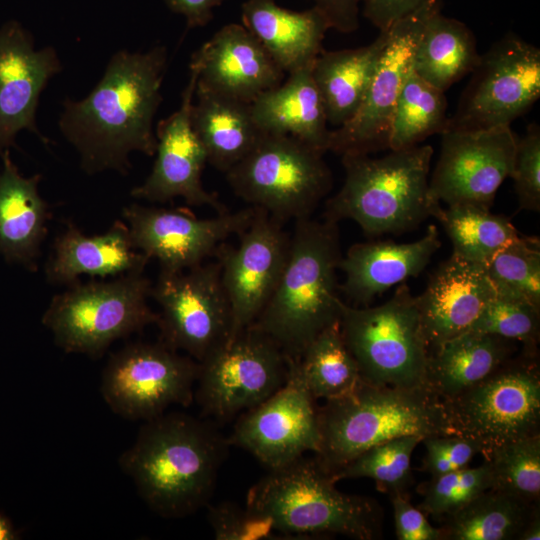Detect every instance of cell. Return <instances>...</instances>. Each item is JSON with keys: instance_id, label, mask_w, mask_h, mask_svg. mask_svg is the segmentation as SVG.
I'll list each match as a JSON object with an SVG mask.
<instances>
[{"instance_id": "obj_33", "label": "cell", "mask_w": 540, "mask_h": 540, "mask_svg": "<svg viewBox=\"0 0 540 540\" xmlns=\"http://www.w3.org/2000/svg\"><path fill=\"white\" fill-rule=\"evenodd\" d=\"M539 504L490 488L442 521L443 540H519Z\"/></svg>"}, {"instance_id": "obj_7", "label": "cell", "mask_w": 540, "mask_h": 540, "mask_svg": "<svg viewBox=\"0 0 540 540\" xmlns=\"http://www.w3.org/2000/svg\"><path fill=\"white\" fill-rule=\"evenodd\" d=\"M151 290L144 271L109 281H77L52 298L42 323L66 353L97 358L114 341L157 324L158 313L148 304Z\"/></svg>"}, {"instance_id": "obj_12", "label": "cell", "mask_w": 540, "mask_h": 540, "mask_svg": "<svg viewBox=\"0 0 540 540\" xmlns=\"http://www.w3.org/2000/svg\"><path fill=\"white\" fill-rule=\"evenodd\" d=\"M471 74L446 130L510 126L540 97V49L508 32L481 54Z\"/></svg>"}, {"instance_id": "obj_9", "label": "cell", "mask_w": 540, "mask_h": 540, "mask_svg": "<svg viewBox=\"0 0 540 540\" xmlns=\"http://www.w3.org/2000/svg\"><path fill=\"white\" fill-rule=\"evenodd\" d=\"M324 154L293 137L265 133L225 175L237 197L283 224L310 218L330 192Z\"/></svg>"}, {"instance_id": "obj_2", "label": "cell", "mask_w": 540, "mask_h": 540, "mask_svg": "<svg viewBox=\"0 0 540 540\" xmlns=\"http://www.w3.org/2000/svg\"><path fill=\"white\" fill-rule=\"evenodd\" d=\"M230 446L228 438L204 420L163 413L145 421L119 464L153 512L178 519L210 503Z\"/></svg>"}, {"instance_id": "obj_45", "label": "cell", "mask_w": 540, "mask_h": 540, "mask_svg": "<svg viewBox=\"0 0 540 540\" xmlns=\"http://www.w3.org/2000/svg\"><path fill=\"white\" fill-rule=\"evenodd\" d=\"M398 540H443L442 531L432 526L425 513L414 507L407 496H390Z\"/></svg>"}, {"instance_id": "obj_17", "label": "cell", "mask_w": 540, "mask_h": 540, "mask_svg": "<svg viewBox=\"0 0 540 540\" xmlns=\"http://www.w3.org/2000/svg\"><path fill=\"white\" fill-rule=\"evenodd\" d=\"M517 137L510 126L479 130H446L429 177V195L447 206L472 204L490 209L510 177Z\"/></svg>"}, {"instance_id": "obj_13", "label": "cell", "mask_w": 540, "mask_h": 540, "mask_svg": "<svg viewBox=\"0 0 540 540\" xmlns=\"http://www.w3.org/2000/svg\"><path fill=\"white\" fill-rule=\"evenodd\" d=\"M198 362L162 341L137 342L113 354L101 379L110 409L129 420H150L194 400Z\"/></svg>"}, {"instance_id": "obj_29", "label": "cell", "mask_w": 540, "mask_h": 540, "mask_svg": "<svg viewBox=\"0 0 540 540\" xmlns=\"http://www.w3.org/2000/svg\"><path fill=\"white\" fill-rule=\"evenodd\" d=\"M191 106L192 127L208 163L224 174L258 144L264 132L257 125L251 104L196 85Z\"/></svg>"}, {"instance_id": "obj_14", "label": "cell", "mask_w": 540, "mask_h": 540, "mask_svg": "<svg viewBox=\"0 0 540 540\" xmlns=\"http://www.w3.org/2000/svg\"><path fill=\"white\" fill-rule=\"evenodd\" d=\"M151 297L160 307V341L170 348L200 362L230 339L231 308L217 260L178 272L160 271Z\"/></svg>"}, {"instance_id": "obj_4", "label": "cell", "mask_w": 540, "mask_h": 540, "mask_svg": "<svg viewBox=\"0 0 540 540\" xmlns=\"http://www.w3.org/2000/svg\"><path fill=\"white\" fill-rule=\"evenodd\" d=\"M314 457L334 474L367 449L394 438L453 434L443 401L428 387L376 385L361 378L318 408Z\"/></svg>"}, {"instance_id": "obj_49", "label": "cell", "mask_w": 540, "mask_h": 540, "mask_svg": "<svg viewBox=\"0 0 540 540\" xmlns=\"http://www.w3.org/2000/svg\"><path fill=\"white\" fill-rule=\"evenodd\" d=\"M540 539V509L537 510L524 528L519 540Z\"/></svg>"}, {"instance_id": "obj_30", "label": "cell", "mask_w": 540, "mask_h": 540, "mask_svg": "<svg viewBox=\"0 0 540 540\" xmlns=\"http://www.w3.org/2000/svg\"><path fill=\"white\" fill-rule=\"evenodd\" d=\"M515 341L467 331L430 350L426 385L442 401L476 386L514 356Z\"/></svg>"}, {"instance_id": "obj_36", "label": "cell", "mask_w": 540, "mask_h": 540, "mask_svg": "<svg viewBox=\"0 0 540 540\" xmlns=\"http://www.w3.org/2000/svg\"><path fill=\"white\" fill-rule=\"evenodd\" d=\"M298 361L306 386L316 400L343 396L361 380L359 367L343 339L339 322L322 330Z\"/></svg>"}, {"instance_id": "obj_35", "label": "cell", "mask_w": 540, "mask_h": 540, "mask_svg": "<svg viewBox=\"0 0 540 540\" xmlns=\"http://www.w3.org/2000/svg\"><path fill=\"white\" fill-rule=\"evenodd\" d=\"M447 99L443 91L422 79L412 68L397 99L388 137V149L419 145L447 127Z\"/></svg>"}, {"instance_id": "obj_34", "label": "cell", "mask_w": 540, "mask_h": 540, "mask_svg": "<svg viewBox=\"0 0 540 540\" xmlns=\"http://www.w3.org/2000/svg\"><path fill=\"white\" fill-rule=\"evenodd\" d=\"M437 220L452 242L453 255L485 266L520 235L509 217L472 204L442 208Z\"/></svg>"}, {"instance_id": "obj_24", "label": "cell", "mask_w": 540, "mask_h": 540, "mask_svg": "<svg viewBox=\"0 0 540 540\" xmlns=\"http://www.w3.org/2000/svg\"><path fill=\"white\" fill-rule=\"evenodd\" d=\"M440 247L435 225H429L424 236L410 243L393 240L355 243L341 257L339 270L344 273L345 281L339 289L350 305L369 306L394 285L417 277Z\"/></svg>"}, {"instance_id": "obj_38", "label": "cell", "mask_w": 540, "mask_h": 540, "mask_svg": "<svg viewBox=\"0 0 540 540\" xmlns=\"http://www.w3.org/2000/svg\"><path fill=\"white\" fill-rule=\"evenodd\" d=\"M496 294L540 307V240L520 234L487 263Z\"/></svg>"}, {"instance_id": "obj_6", "label": "cell", "mask_w": 540, "mask_h": 540, "mask_svg": "<svg viewBox=\"0 0 540 540\" xmlns=\"http://www.w3.org/2000/svg\"><path fill=\"white\" fill-rule=\"evenodd\" d=\"M269 471L249 489L246 507L289 539L321 534L381 538L383 511L377 501L338 490L314 456Z\"/></svg>"}, {"instance_id": "obj_44", "label": "cell", "mask_w": 540, "mask_h": 540, "mask_svg": "<svg viewBox=\"0 0 540 540\" xmlns=\"http://www.w3.org/2000/svg\"><path fill=\"white\" fill-rule=\"evenodd\" d=\"M421 442L425 447L421 470L431 476L465 468L485 451L482 442L458 434L428 436Z\"/></svg>"}, {"instance_id": "obj_28", "label": "cell", "mask_w": 540, "mask_h": 540, "mask_svg": "<svg viewBox=\"0 0 540 540\" xmlns=\"http://www.w3.org/2000/svg\"><path fill=\"white\" fill-rule=\"evenodd\" d=\"M311 68L287 74L286 81L258 96L251 110L264 133L287 135L326 153L331 130Z\"/></svg>"}, {"instance_id": "obj_19", "label": "cell", "mask_w": 540, "mask_h": 540, "mask_svg": "<svg viewBox=\"0 0 540 540\" xmlns=\"http://www.w3.org/2000/svg\"><path fill=\"white\" fill-rule=\"evenodd\" d=\"M283 224L255 208L239 243L218 248L221 279L232 315L231 337L250 327L270 299L288 256L290 235Z\"/></svg>"}, {"instance_id": "obj_22", "label": "cell", "mask_w": 540, "mask_h": 540, "mask_svg": "<svg viewBox=\"0 0 540 540\" xmlns=\"http://www.w3.org/2000/svg\"><path fill=\"white\" fill-rule=\"evenodd\" d=\"M191 61L198 67V86L250 104L285 76L258 39L235 23L221 27Z\"/></svg>"}, {"instance_id": "obj_8", "label": "cell", "mask_w": 540, "mask_h": 540, "mask_svg": "<svg viewBox=\"0 0 540 540\" xmlns=\"http://www.w3.org/2000/svg\"><path fill=\"white\" fill-rule=\"evenodd\" d=\"M339 325L363 380L376 385L427 387L429 348L416 296L405 282L377 306L357 307L342 301Z\"/></svg>"}, {"instance_id": "obj_3", "label": "cell", "mask_w": 540, "mask_h": 540, "mask_svg": "<svg viewBox=\"0 0 540 540\" xmlns=\"http://www.w3.org/2000/svg\"><path fill=\"white\" fill-rule=\"evenodd\" d=\"M341 257L337 223L311 217L295 221L280 279L250 327L272 339L287 357L299 359L322 330L339 322Z\"/></svg>"}, {"instance_id": "obj_50", "label": "cell", "mask_w": 540, "mask_h": 540, "mask_svg": "<svg viewBox=\"0 0 540 540\" xmlns=\"http://www.w3.org/2000/svg\"><path fill=\"white\" fill-rule=\"evenodd\" d=\"M18 539V533L12 522L0 512V540Z\"/></svg>"}, {"instance_id": "obj_16", "label": "cell", "mask_w": 540, "mask_h": 540, "mask_svg": "<svg viewBox=\"0 0 540 540\" xmlns=\"http://www.w3.org/2000/svg\"><path fill=\"white\" fill-rule=\"evenodd\" d=\"M302 376L298 359L288 357L285 383L266 400L242 413L228 437L231 446L252 454L269 470L316 453L318 408Z\"/></svg>"}, {"instance_id": "obj_10", "label": "cell", "mask_w": 540, "mask_h": 540, "mask_svg": "<svg viewBox=\"0 0 540 540\" xmlns=\"http://www.w3.org/2000/svg\"><path fill=\"white\" fill-rule=\"evenodd\" d=\"M443 404L453 434L482 442L485 451L539 435L538 351L522 348L485 380Z\"/></svg>"}, {"instance_id": "obj_42", "label": "cell", "mask_w": 540, "mask_h": 540, "mask_svg": "<svg viewBox=\"0 0 540 540\" xmlns=\"http://www.w3.org/2000/svg\"><path fill=\"white\" fill-rule=\"evenodd\" d=\"M207 519L217 540H277L289 539L276 531L263 516L233 502L210 503Z\"/></svg>"}, {"instance_id": "obj_48", "label": "cell", "mask_w": 540, "mask_h": 540, "mask_svg": "<svg viewBox=\"0 0 540 540\" xmlns=\"http://www.w3.org/2000/svg\"><path fill=\"white\" fill-rule=\"evenodd\" d=\"M168 8L186 19L187 28L203 27L213 18V11L225 0H164Z\"/></svg>"}, {"instance_id": "obj_40", "label": "cell", "mask_w": 540, "mask_h": 540, "mask_svg": "<svg viewBox=\"0 0 540 540\" xmlns=\"http://www.w3.org/2000/svg\"><path fill=\"white\" fill-rule=\"evenodd\" d=\"M493 473L488 459L477 467H465L446 474L431 476L418 485L422 496L418 508L438 521H443L472 499L492 488Z\"/></svg>"}, {"instance_id": "obj_21", "label": "cell", "mask_w": 540, "mask_h": 540, "mask_svg": "<svg viewBox=\"0 0 540 540\" xmlns=\"http://www.w3.org/2000/svg\"><path fill=\"white\" fill-rule=\"evenodd\" d=\"M62 70L52 46L35 49L32 34L16 20L0 28V157L28 130L45 144L50 140L37 127L40 95Z\"/></svg>"}, {"instance_id": "obj_15", "label": "cell", "mask_w": 540, "mask_h": 540, "mask_svg": "<svg viewBox=\"0 0 540 540\" xmlns=\"http://www.w3.org/2000/svg\"><path fill=\"white\" fill-rule=\"evenodd\" d=\"M442 7L443 0L430 1L388 28L364 100L348 122L330 131L328 151L342 155L388 149L393 111L412 68L417 41L428 18Z\"/></svg>"}, {"instance_id": "obj_27", "label": "cell", "mask_w": 540, "mask_h": 540, "mask_svg": "<svg viewBox=\"0 0 540 540\" xmlns=\"http://www.w3.org/2000/svg\"><path fill=\"white\" fill-rule=\"evenodd\" d=\"M242 20L285 74L312 66L330 29L315 7L293 11L274 0H246Z\"/></svg>"}, {"instance_id": "obj_31", "label": "cell", "mask_w": 540, "mask_h": 540, "mask_svg": "<svg viewBox=\"0 0 540 540\" xmlns=\"http://www.w3.org/2000/svg\"><path fill=\"white\" fill-rule=\"evenodd\" d=\"M387 38L388 29L381 30L368 45L322 51L314 60L312 76L329 124L340 127L357 113Z\"/></svg>"}, {"instance_id": "obj_18", "label": "cell", "mask_w": 540, "mask_h": 540, "mask_svg": "<svg viewBox=\"0 0 540 540\" xmlns=\"http://www.w3.org/2000/svg\"><path fill=\"white\" fill-rule=\"evenodd\" d=\"M255 208L197 218L184 209H165L130 204L123 209L135 248L156 259L160 271L178 272L203 263L231 236L242 233L252 221Z\"/></svg>"}, {"instance_id": "obj_32", "label": "cell", "mask_w": 540, "mask_h": 540, "mask_svg": "<svg viewBox=\"0 0 540 540\" xmlns=\"http://www.w3.org/2000/svg\"><path fill=\"white\" fill-rule=\"evenodd\" d=\"M480 56L470 28L439 10L425 23L414 50L412 69L445 92L473 72Z\"/></svg>"}, {"instance_id": "obj_1", "label": "cell", "mask_w": 540, "mask_h": 540, "mask_svg": "<svg viewBox=\"0 0 540 540\" xmlns=\"http://www.w3.org/2000/svg\"><path fill=\"white\" fill-rule=\"evenodd\" d=\"M166 63L164 45L146 52L117 51L86 97L63 101L58 126L78 152L86 173L126 174L130 153L155 155L153 121L162 102Z\"/></svg>"}, {"instance_id": "obj_39", "label": "cell", "mask_w": 540, "mask_h": 540, "mask_svg": "<svg viewBox=\"0 0 540 540\" xmlns=\"http://www.w3.org/2000/svg\"><path fill=\"white\" fill-rule=\"evenodd\" d=\"M482 455L492 467L493 489L539 504L540 434L495 446Z\"/></svg>"}, {"instance_id": "obj_20", "label": "cell", "mask_w": 540, "mask_h": 540, "mask_svg": "<svg viewBox=\"0 0 540 540\" xmlns=\"http://www.w3.org/2000/svg\"><path fill=\"white\" fill-rule=\"evenodd\" d=\"M197 79L198 67L191 61L189 80L179 108L157 124L153 168L144 182L131 190V196L152 203L180 197L190 206H206L216 213H225L229 211L227 207L202 184L207 154L190 118Z\"/></svg>"}, {"instance_id": "obj_47", "label": "cell", "mask_w": 540, "mask_h": 540, "mask_svg": "<svg viewBox=\"0 0 540 540\" xmlns=\"http://www.w3.org/2000/svg\"><path fill=\"white\" fill-rule=\"evenodd\" d=\"M326 18L330 29L351 33L359 28V4L362 0H311Z\"/></svg>"}, {"instance_id": "obj_5", "label": "cell", "mask_w": 540, "mask_h": 540, "mask_svg": "<svg viewBox=\"0 0 540 540\" xmlns=\"http://www.w3.org/2000/svg\"><path fill=\"white\" fill-rule=\"evenodd\" d=\"M430 145L391 150L382 157L342 154L343 185L325 203L324 219L356 222L368 236L400 234L438 218L442 207L429 195Z\"/></svg>"}, {"instance_id": "obj_26", "label": "cell", "mask_w": 540, "mask_h": 540, "mask_svg": "<svg viewBox=\"0 0 540 540\" xmlns=\"http://www.w3.org/2000/svg\"><path fill=\"white\" fill-rule=\"evenodd\" d=\"M1 158L0 254L8 262L37 271L51 214L49 205L39 193L41 175L22 176L10 158L9 150Z\"/></svg>"}, {"instance_id": "obj_46", "label": "cell", "mask_w": 540, "mask_h": 540, "mask_svg": "<svg viewBox=\"0 0 540 540\" xmlns=\"http://www.w3.org/2000/svg\"><path fill=\"white\" fill-rule=\"evenodd\" d=\"M430 1L434 0H362V14L381 31Z\"/></svg>"}, {"instance_id": "obj_11", "label": "cell", "mask_w": 540, "mask_h": 540, "mask_svg": "<svg viewBox=\"0 0 540 540\" xmlns=\"http://www.w3.org/2000/svg\"><path fill=\"white\" fill-rule=\"evenodd\" d=\"M288 357L253 327L198 362L194 400L203 415L227 420L257 406L286 381Z\"/></svg>"}, {"instance_id": "obj_37", "label": "cell", "mask_w": 540, "mask_h": 540, "mask_svg": "<svg viewBox=\"0 0 540 540\" xmlns=\"http://www.w3.org/2000/svg\"><path fill=\"white\" fill-rule=\"evenodd\" d=\"M422 439L417 435H407L375 445L332 474V477L336 482L369 478L379 491L389 497L396 494L407 496L413 484L412 454Z\"/></svg>"}, {"instance_id": "obj_41", "label": "cell", "mask_w": 540, "mask_h": 540, "mask_svg": "<svg viewBox=\"0 0 540 540\" xmlns=\"http://www.w3.org/2000/svg\"><path fill=\"white\" fill-rule=\"evenodd\" d=\"M468 331L499 336L520 342L526 350L538 351L540 307L496 294Z\"/></svg>"}, {"instance_id": "obj_23", "label": "cell", "mask_w": 540, "mask_h": 540, "mask_svg": "<svg viewBox=\"0 0 540 540\" xmlns=\"http://www.w3.org/2000/svg\"><path fill=\"white\" fill-rule=\"evenodd\" d=\"M495 296L485 265L453 254L443 261L416 296L429 351L467 332Z\"/></svg>"}, {"instance_id": "obj_43", "label": "cell", "mask_w": 540, "mask_h": 540, "mask_svg": "<svg viewBox=\"0 0 540 540\" xmlns=\"http://www.w3.org/2000/svg\"><path fill=\"white\" fill-rule=\"evenodd\" d=\"M510 177L518 200V210L540 211V127L532 123L517 138Z\"/></svg>"}, {"instance_id": "obj_25", "label": "cell", "mask_w": 540, "mask_h": 540, "mask_svg": "<svg viewBox=\"0 0 540 540\" xmlns=\"http://www.w3.org/2000/svg\"><path fill=\"white\" fill-rule=\"evenodd\" d=\"M149 260L135 248L125 222L115 221L107 231L93 236L67 223L55 239L45 276L50 284L69 286L81 275L115 278L144 271Z\"/></svg>"}]
</instances>
